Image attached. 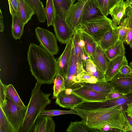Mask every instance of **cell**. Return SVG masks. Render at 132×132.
I'll use <instances>...</instances> for the list:
<instances>
[{
    "label": "cell",
    "mask_w": 132,
    "mask_h": 132,
    "mask_svg": "<svg viewBox=\"0 0 132 132\" xmlns=\"http://www.w3.org/2000/svg\"><path fill=\"white\" fill-rule=\"evenodd\" d=\"M98 69L105 74L107 69L109 60L108 59L105 51L97 45L94 53L89 59Z\"/></svg>",
    "instance_id": "ffe728a7"
},
{
    "label": "cell",
    "mask_w": 132,
    "mask_h": 132,
    "mask_svg": "<svg viewBox=\"0 0 132 132\" xmlns=\"http://www.w3.org/2000/svg\"><path fill=\"white\" fill-rule=\"evenodd\" d=\"M123 107L86 110L76 107L73 109L91 128L102 132L122 131L126 123Z\"/></svg>",
    "instance_id": "6da1fadb"
},
{
    "label": "cell",
    "mask_w": 132,
    "mask_h": 132,
    "mask_svg": "<svg viewBox=\"0 0 132 132\" xmlns=\"http://www.w3.org/2000/svg\"><path fill=\"white\" fill-rule=\"evenodd\" d=\"M85 70L82 64L79 61L74 52L73 45L67 74L65 79V89L70 88L75 84L79 83Z\"/></svg>",
    "instance_id": "52a82bcc"
},
{
    "label": "cell",
    "mask_w": 132,
    "mask_h": 132,
    "mask_svg": "<svg viewBox=\"0 0 132 132\" xmlns=\"http://www.w3.org/2000/svg\"><path fill=\"white\" fill-rule=\"evenodd\" d=\"M45 14L48 27L52 25L55 15L52 0H46V6L45 8Z\"/></svg>",
    "instance_id": "836d02e7"
},
{
    "label": "cell",
    "mask_w": 132,
    "mask_h": 132,
    "mask_svg": "<svg viewBox=\"0 0 132 132\" xmlns=\"http://www.w3.org/2000/svg\"><path fill=\"white\" fill-rule=\"evenodd\" d=\"M35 32L40 45L43 48L54 55L58 53L56 39L53 32L40 27L35 29Z\"/></svg>",
    "instance_id": "ba28073f"
},
{
    "label": "cell",
    "mask_w": 132,
    "mask_h": 132,
    "mask_svg": "<svg viewBox=\"0 0 132 132\" xmlns=\"http://www.w3.org/2000/svg\"><path fill=\"white\" fill-rule=\"evenodd\" d=\"M121 0H104L102 9L104 14L106 16L109 14L110 10L116 4Z\"/></svg>",
    "instance_id": "f35d334b"
},
{
    "label": "cell",
    "mask_w": 132,
    "mask_h": 132,
    "mask_svg": "<svg viewBox=\"0 0 132 132\" xmlns=\"http://www.w3.org/2000/svg\"><path fill=\"white\" fill-rule=\"evenodd\" d=\"M52 25L57 40L61 44H66L72 37L74 32L66 20L58 15H55Z\"/></svg>",
    "instance_id": "9c48e42d"
},
{
    "label": "cell",
    "mask_w": 132,
    "mask_h": 132,
    "mask_svg": "<svg viewBox=\"0 0 132 132\" xmlns=\"http://www.w3.org/2000/svg\"><path fill=\"white\" fill-rule=\"evenodd\" d=\"M130 47L132 49V41L130 44L129 45Z\"/></svg>",
    "instance_id": "f907efd6"
},
{
    "label": "cell",
    "mask_w": 132,
    "mask_h": 132,
    "mask_svg": "<svg viewBox=\"0 0 132 132\" xmlns=\"http://www.w3.org/2000/svg\"><path fill=\"white\" fill-rule=\"evenodd\" d=\"M70 88L71 89L73 93L85 102L102 101L107 100V95L80 86L77 83L73 85Z\"/></svg>",
    "instance_id": "30bf717a"
},
{
    "label": "cell",
    "mask_w": 132,
    "mask_h": 132,
    "mask_svg": "<svg viewBox=\"0 0 132 132\" xmlns=\"http://www.w3.org/2000/svg\"><path fill=\"white\" fill-rule=\"evenodd\" d=\"M125 65H128V61L125 55L119 56L110 61L105 73L106 81L111 82L119 73L122 67Z\"/></svg>",
    "instance_id": "ac0fdd59"
},
{
    "label": "cell",
    "mask_w": 132,
    "mask_h": 132,
    "mask_svg": "<svg viewBox=\"0 0 132 132\" xmlns=\"http://www.w3.org/2000/svg\"><path fill=\"white\" fill-rule=\"evenodd\" d=\"M34 10L39 21L44 23L45 21V8L40 0H25Z\"/></svg>",
    "instance_id": "4316f807"
},
{
    "label": "cell",
    "mask_w": 132,
    "mask_h": 132,
    "mask_svg": "<svg viewBox=\"0 0 132 132\" xmlns=\"http://www.w3.org/2000/svg\"><path fill=\"white\" fill-rule=\"evenodd\" d=\"M88 0H78L70 8L67 14L66 20L71 30L74 32L78 26L84 6Z\"/></svg>",
    "instance_id": "4fadbf2b"
},
{
    "label": "cell",
    "mask_w": 132,
    "mask_h": 132,
    "mask_svg": "<svg viewBox=\"0 0 132 132\" xmlns=\"http://www.w3.org/2000/svg\"><path fill=\"white\" fill-rule=\"evenodd\" d=\"M128 115L132 118V102L124 108Z\"/></svg>",
    "instance_id": "f6af8a7d"
},
{
    "label": "cell",
    "mask_w": 132,
    "mask_h": 132,
    "mask_svg": "<svg viewBox=\"0 0 132 132\" xmlns=\"http://www.w3.org/2000/svg\"><path fill=\"white\" fill-rule=\"evenodd\" d=\"M119 73L124 75H131V69L129 65H125L121 68Z\"/></svg>",
    "instance_id": "7bdbcfd3"
},
{
    "label": "cell",
    "mask_w": 132,
    "mask_h": 132,
    "mask_svg": "<svg viewBox=\"0 0 132 132\" xmlns=\"http://www.w3.org/2000/svg\"><path fill=\"white\" fill-rule=\"evenodd\" d=\"M122 112L130 131H132V118L128 115L124 108Z\"/></svg>",
    "instance_id": "ee69618b"
},
{
    "label": "cell",
    "mask_w": 132,
    "mask_h": 132,
    "mask_svg": "<svg viewBox=\"0 0 132 132\" xmlns=\"http://www.w3.org/2000/svg\"><path fill=\"white\" fill-rule=\"evenodd\" d=\"M72 37L66 44L64 51L56 60L57 73L62 75L65 79L66 78L70 64L73 46Z\"/></svg>",
    "instance_id": "5bb4252c"
},
{
    "label": "cell",
    "mask_w": 132,
    "mask_h": 132,
    "mask_svg": "<svg viewBox=\"0 0 132 132\" xmlns=\"http://www.w3.org/2000/svg\"><path fill=\"white\" fill-rule=\"evenodd\" d=\"M0 132H16L0 106Z\"/></svg>",
    "instance_id": "1f68e13d"
},
{
    "label": "cell",
    "mask_w": 132,
    "mask_h": 132,
    "mask_svg": "<svg viewBox=\"0 0 132 132\" xmlns=\"http://www.w3.org/2000/svg\"><path fill=\"white\" fill-rule=\"evenodd\" d=\"M5 88L6 96L20 106L25 108H27L28 105H24L12 85H5Z\"/></svg>",
    "instance_id": "4dcf8cb0"
},
{
    "label": "cell",
    "mask_w": 132,
    "mask_h": 132,
    "mask_svg": "<svg viewBox=\"0 0 132 132\" xmlns=\"http://www.w3.org/2000/svg\"><path fill=\"white\" fill-rule=\"evenodd\" d=\"M55 14L66 20L69 10L76 0H52Z\"/></svg>",
    "instance_id": "7402d4cb"
},
{
    "label": "cell",
    "mask_w": 132,
    "mask_h": 132,
    "mask_svg": "<svg viewBox=\"0 0 132 132\" xmlns=\"http://www.w3.org/2000/svg\"><path fill=\"white\" fill-rule=\"evenodd\" d=\"M127 8L125 2L123 0H121L110 9L109 14L112 18L113 27L115 28L119 25L120 21L125 13Z\"/></svg>",
    "instance_id": "44dd1931"
},
{
    "label": "cell",
    "mask_w": 132,
    "mask_h": 132,
    "mask_svg": "<svg viewBox=\"0 0 132 132\" xmlns=\"http://www.w3.org/2000/svg\"><path fill=\"white\" fill-rule=\"evenodd\" d=\"M129 65L131 69V75H132V61L129 63Z\"/></svg>",
    "instance_id": "681fc988"
},
{
    "label": "cell",
    "mask_w": 132,
    "mask_h": 132,
    "mask_svg": "<svg viewBox=\"0 0 132 132\" xmlns=\"http://www.w3.org/2000/svg\"><path fill=\"white\" fill-rule=\"evenodd\" d=\"M97 1L102 9L103 5L104 0H97Z\"/></svg>",
    "instance_id": "7dc6e473"
},
{
    "label": "cell",
    "mask_w": 132,
    "mask_h": 132,
    "mask_svg": "<svg viewBox=\"0 0 132 132\" xmlns=\"http://www.w3.org/2000/svg\"><path fill=\"white\" fill-rule=\"evenodd\" d=\"M73 114L77 115V113L74 109L70 110H62L58 109H54L49 110H44L40 114L39 116H53L60 115Z\"/></svg>",
    "instance_id": "8d00e7d4"
},
{
    "label": "cell",
    "mask_w": 132,
    "mask_h": 132,
    "mask_svg": "<svg viewBox=\"0 0 132 132\" xmlns=\"http://www.w3.org/2000/svg\"><path fill=\"white\" fill-rule=\"evenodd\" d=\"M85 68V70L95 77L98 81H106L105 74L98 69L91 60L88 59L86 60Z\"/></svg>",
    "instance_id": "f546056e"
},
{
    "label": "cell",
    "mask_w": 132,
    "mask_h": 132,
    "mask_svg": "<svg viewBox=\"0 0 132 132\" xmlns=\"http://www.w3.org/2000/svg\"><path fill=\"white\" fill-rule=\"evenodd\" d=\"M55 123L51 116H38L29 132H54Z\"/></svg>",
    "instance_id": "2e32d148"
},
{
    "label": "cell",
    "mask_w": 132,
    "mask_h": 132,
    "mask_svg": "<svg viewBox=\"0 0 132 132\" xmlns=\"http://www.w3.org/2000/svg\"><path fill=\"white\" fill-rule=\"evenodd\" d=\"M119 26L114 28L112 27L105 33L97 44L104 51L114 45L119 40Z\"/></svg>",
    "instance_id": "d6986e66"
},
{
    "label": "cell",
    "mask_w": 132,
    "mask_h": 132,
    "mask_svg": "<svg viewBox=\"0 0 132 132\" xmlns=\"http://www.w3.org/2000/svg\"><path fill=\"white\" fill-rule=\"evenodd\" d=\"M129 5L130 6L132 9V4H129L128 5L127 7H128Z\"/></svg>",
    "instance_id": "816d5d0a"
},
{
    "label": "cell",
    "mask_w": 132,
    "mask_h": 132,
    "mask_svg": "<svg viewBox=\"0 0 132 132\" xmlns=\"http://www.w3.org/2000/svg\"><path fill=\"white\" fill-rule=\"evenodd\" d=\"M6 103L0 106L16 132H18L24 120L27 108L18 105L6 96Z\"/></svg>",
    "instance_id": "5b68a950"
},
{
    "label": "cell",
    "mask_w": 132,
    "mask_h": 132,
    "mask_svg": "<svg viewBox=\"0 0 132 132\" xmlns=\"http://www.w3.org/2000/svg\"><path fill=\"white\" fill-rule=\"evenodd\" d=\"M104 15L97 0H88L83 7L79 24Z\"/></svg>",
    "instance_id": "7c38bea8"
},
{
    "label": "cell",
    "mask_w": 132,
    "mask_h": 132,
    "mask_svg": "<svg viewBox=\"0 0 132 132\" xmlns=\"http://www.w3.org/2000/svg\"><path fill=\"white\" fill-rule=\"evenodd\" d=\"M17 0L19 6L20 18L22 22L25 25L35 14V12L25 0Z\"/></svg>",
    "instance_id": "cb8c5ba5"
},
{
    "label": "cell",
    "mask_w": 132,
    "mask_h": 132,
    "mask_svg": "<svg viewBox=\"0 0 132 132\" xmlns=\"http://www.w3.org/2000/svg\"><path fill=\"white\" fill-rule=\"evenodd\" d=\"M125 14L127 18L128 28L125 42L129 45L132 41V9L130 6L127 8Z\"/></svg>",
    "instance_id": "d590c367"
},
{
    "label": "cell",
    "mask_w": 132,
    "mask_h": 132,
    "mask_svg": "<svg viewBox=\"0 0 132 132\" xmlns=\"http://www.w3.org/2000/svg\"><path fill=\"white\" fill-rule=\"evenodd\" d=\"M126 4L127 7L129 4H132V0H126L125 2Z\"/></svg>",
    "instance_id": "c3c4849f"
},
{
    "label": "cell",
    "mask_w": 132,
    "mask_h": 132,
    "mask_svg": "<svg viewBox=\"0 0 132 132\" xmlns=\"http://www.w3.org/2000/svg\"><path fill=\"white\" fill-rule=\"evenodd\" d=\"M132 102V94H128L119 98L98 102H86L81 104L80 108L86 110L125 107Z\"/></svg>",
    "instance_id": "8992f818"
},
{
    "label": "cell",
    "mask_w": 132,
    "mask_h": 132,
    "mask_svg": "<svg viewBox=\"0 0 132 132\" xmlns=\"http://www.w3.org/2000/svg\"><path fill=\"white\" fill-rule=\"evenodd\" d=\"M98 81L97 78L85 70L81 77L79 83H95Z\"/></svg>",
    "instance_id": "ab89813d"
},
{
    "label": "cell",
    "mask_w": 132,
    "mask_h": 132,
    "mask_svg": "<svg viewBox=\"0 0 132 132\" xmlns=\"http://www.w3.org/2000/svg\"><path fill=\"white\" fill-rule=\"evenodd\" d=\"M0 31H3L4 29V25L3 22V18L1 9H0Z\"/></svg>",
    "instance_id": "bcb514c9"
},
{
    "label": "cell",
    "mask_w": 132,
    "mask_h": 132,
    "mask_svg": "<svg viewBox=\"0 0 132 132\" xmlns=\"http://www.w3.org/2000/svg\"><path fill=\"white\" fill-rule=\"evenodd\" d=\"M27 60L32 75L43 84H51L57 73V60L54 55L40 45L34 43L30 45Z\"/></svg>",
    "instance_id": "7a4b0ae2"
},
{
    "label": "cell",
    "mask_w": 132,
    "mask_h": 132,
    "mask_svg": "<svg viewBox=\"0 0 132 132\" xmlns=\"http://www.w3.org/2000/svg\"><path fill=\"white\" fill-rule=\"evenodd\" d=\"M77 84L80 86L106 95L114 90L111 82L106 81H98L95 83L83 82Z\"/></svg>",
    "instance_id": "603a6c76"
},
{
    "label": "cell",
    "mask_w": 132,
    "mask_h": 132,
    "mask_svg": "<svg viewBox=\"0 0 132 132\" xmlns=\"http://www.w3.org/2000/svg\"><path fill=\"white\" fill-rule=\"evenodd\" d=\"M132 94V88H131V91L128 94Z\"/></svg>",
    "instance_id": "f5cc1de1"
},
{
    "label": "cell",
    "mask_w": 132,
    "mask_h": 132,
    "mask_svg": "<svg viewBox=\"0 0 132 132\" xmlns=\"http://www.w3.org/2000/svg\"><path fill=\"white\" fill-rule=\"evenodd\" d=\"M72 37L74 52L84 68H85L86 60L89 58L85 51L81 30L78 27L75 30Z\"/></svg>",
    "instance_id": "e0dca14e"
},
{
    "label": "cell",
    "mask_w": 132,
    "mask_h": 132,
    "mask_svg": "<svg viewBox=\"0 0 132 132\" xmlns=\"http://www.w3.org/2000/svg\"><path fill=\"white\" fill-rule=\"evenodd\" d=\"M80 29L85 51L89 59L90 56L95 52L98 44L92 37Z\"/></svg>",
    "instance_id": "484cf974"
},
{
    "label": "cell",
    "mask_w": 132,
    "mask_h": 132,
    "mask_svg": "<svg viewBox=\"0 0 132 132\" xmlns=\"http://www.w3.org/2000/svg\"><path fill=\"white\" fill-rule=\"evenodd\" d=\"M54 83L53 98H56L61 92L65 89V79L60 74L57 73Z\"/></svg>",
    "instance_id": "d6a6232c"
},
{
    "label": "cell",
    "mask_w": 132,
    "mask_h": 132,
    "mask_svg": "<svg viewBox=\"0 0 132 132\" xmlns=\"http://www.w3.org/2000/svg\"><path fill=\"white\" fill-rule=\"evenodd\" d=\"M55 102L60 107L73 109L78 105L85 101L73 93L71 88L61 92L56 98Z\"/></svg>",
    "instance_id": "8fae6325"
},
{
    "label": "cell",
    "mask_w": 132,
    "mask_h": 132,
    "mask_svg": "<svg viewBox=\"0 0 132 132\" xmlns=\"http://www.w3.org/2000/svg\"><path fill=\"white\" fill-rule=\"evenodd\" d=\"M123 43L122 41L119 40L114 45L105 51L106 56L109 61L119 56L125 55V48Z\"/></svg>",
    "instance_id": "d4e9b609"
},
{
    "label": "cell",
    "mask_w": 132,
    "mask_h": 132,
    "mask_svg": "<svg viewBox=\"0 0 132 132\" xmlns=\"http://www.w3.org/2000/svg\"><path fill=\"white\" fill-rule=\"evenodd\" d=\"M25 25L16 16L12 17L11 33L12 37L15 39H20L23 34Z\"/></svg>",
    "instance_id": "f1b7e54d"
},
{
    "label": "cell",
    "mask_w": 132,
    "mask_h": 132,
    "mask_svg": "<svg viewBox=\"0 0 132 132\" xmlns=\"http://www.w3.org/2000/svg\"><path fill=\"white\" fill-rule=\"evenodd\" d=\"M112 26V20L104 15L83 22L77 27L90 35L97 43Z\"/></svg>",
    "instance_id": "277c9868"
},
{
    "label": "cell",
    "mask_w": 132,
    "mask_h": 132,
    "mask_svg": "<svg viewBox=\"0 0 132 132\" xmlns=\"http://www.w3.org/2000/svg\"><path fill=\"white\" fill-rule=\"evenodd\" d=\"M43 84L37 81L32 89L24 121L18 132H29L34 121L45 107L50 104L51 94H45L40 89Z\"/></svg>",
    "instance_id": "3957f363"
},
{
    "label": "cell",
    "mask_w": 132,
    "mask_h": 132,
    "mask_svg": "<svg viewBox=\"0 0 132 132\" xmlns=\"http://www.w3.org/2000/svg\"><path fill=\"white\" fill-rule=\"evenodd\" d=\"M110 82L114 90L128 94L132 87V75H124L119 73Z\"/></svg>",
    "instance_id": "9a60e30c"
},
{
    "label": "cell",
    "mask_w": 132,
    "mask_h": 132,
    "mask_svg": "<svg viewBox=\"0 0 132 132\" xmlns=\"http://www.w3.org/2000/svg\"><path fill=\"white\" fill-rule=\"evenodd\" d=\"M7 1L9 3V11L12 17L16 16L20 20L19 16V6L18 1L17 0H7Z\"/></svg>",
    "instance_id": "74e56055"
},
{
    "label": "cell",
    "mask_w": 132,
    "mask_h": 132,
    "mask_svg": "<svg viewBox=\"0 0 132 132\" xmlns=\"http://www.w3.org/2000/svg\"><path fill=\"white\" fill-rule=\"evenodd\" d=\"M119 26V40L124 43L128 31L127 18L125 13L120 21Z\"/></svg>",
    "instance_id": "e575fe53"
},
{
    "label": "cell",
    "mask_w": 132,
    "mask_h": 132,
    "mask_svg": "<svg viewBox=\"0 0 132 132\" xmlns=\"http://www.w3.org/2000/svg\"><path fill=\"white\" fill-rule=\"evenodd\" d=\"M127 95V94L121 93L113 90L106 95V98L107 100L116 98Z\"/></svg>",
    "instance_id": "b9f144b4"
},
{
    "label": "cell",
    "mask_w": 132,
    "mask_h": 132,
    "mask_svg": "<svg viewBox=\"0 0 132 132\" xmlns=\"http://www.w3.org/2000/svg\"><path fill=\"white\" fill-rule=\"evenodd\" d=\"M0 84V105L2 106L5 104L6 102L5 85L3 83L1 80Z\"/></svg>",
    "instance_id": "60d3db41"
},
{
    "label": "cell",
    "mask_w": 132,
    "mask_h": 132,
    "mask_svg": "<svg viewBox=\"0 0 132 132\" xmlns=\"http://www.w3.org/2000/svg\"><path fill=\"white\" fill-rule=\"evenodd\" d=\"M69 132H98L97 129L89 127L82 120L80 121H71L66 130Z\"/></svg>",
    "instance_id": "83f0119b"
}]
</instances>
